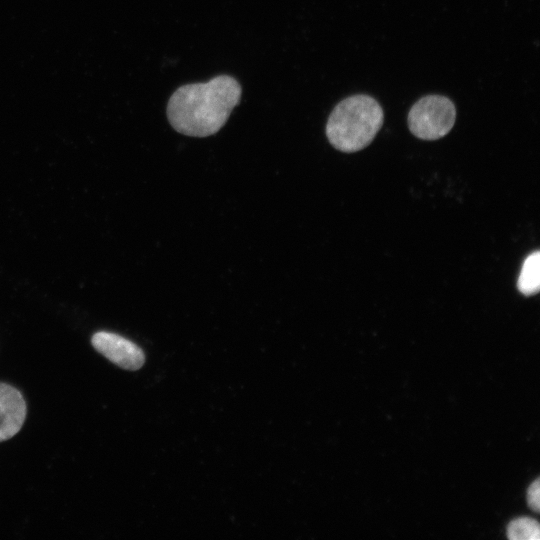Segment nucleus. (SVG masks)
<instances>
[{"instance_id": "nucleus-7", "label": "nucleus", "mask_w": 540, "mask_h": 540, "mask_svg": "<svg viewBox=\"0 0 540 540\" xmlns=\"http://www.w3.org/2000/svg\"><path fill=\"white\" fill-rule=\"evenodd\" d=\"M507 536L511 540H539V524L528 517L517 518L508 525Z\"/></svg>"}, {"instance_id": "nucleus-1", "label": "nucleus", "mask_w": 540, "mask_h": 540, "mask_svg": "<svg viewBox=\"0 0 540 540\" xmlns=\"http://www.w3.org/2000/svg\"><path fill=\"white\" fill-rule=\"evenodd\" d=\"M242 88L228 75H219L208 82L180 86L167 104V118L179 133L191 137H207L217 133L239 104Z\"/></svg>"}, {"instance_id": "nucleus-5", "label": "nucleus", "mask_w": 540, "mask_h": 540, "mask_svg": "<svg viewBox=\"0 0 540 540\" xmlns=\"http://www.w3.org/2000/svg\"><path fill=\"white\" fill-rule=\"evenodd\" d=\"M26 417V403L14 387L0 383V442L16 435Z\"/></svg>"}, {"instance_id": "nucleus-6", "label": "nucleus", "mask_w": 540, "mask_h": 540, "mask_svg": "<svg viewBox=\"0 0 540 540\" xmlns=\"http://www.w3.org/2000/svg\"><path fill=\"white\" fill-rule=\"evenodd\" d=\"M518 290L525 296L537 294L540 289V253H531L522 265L517 281Z\"/></svg>"}, {"instance_id": "nucleus-2", "label": "nucleus", "mask_w": 540, "mask_h": 540, "mask_svg": "<svg viewBox=\"0 0 540 540\" xmlns=\"http://www.w3.org/2000/svg\"><path fill=\"white\" fill-rule=\"evenodd\" d=\"M384 120L380 104L371 96L357 94L340 101L326 124V136L337 150L352 153L367 147Z\"/></svg>"}, {"instance_id": "nucleus-3", "label": "nucleus", "mask_w": 540, "mask_h": 540, "mask_svg": "<svg viewBox=\"0 0 540 540\" xmlns=\"http://www.w3.org/2000/svg\"><path fill=\"white\" fill-rule=\"evenodd\" d=\"M456 120L453 102L442 95H426L414 103L408 113L411 133L422 140H437L447 135Z\"/></svg>"}, {"instance_id": "nucleus-8", "label": "nucleus", "mask_w": 540, "mask_h": 540, "mask_svg": "<svg viewBox=\"0 0 540 540\" xmlns=\"http://www.w3.org/2000/svg\"><path fill=\"white\" fill-rule=\"evenodd\" d=\"M540 484L539 479H536L528 488L527 499L528 504L534 511L538 512L540 508Z\"/></svg>"}, {"instance_id": "nucleus-4", "label": "nucleus", "mask_w": 540, "mask_h": 540, "mask_svg": "<svg viewBox=\"0 0 540 540\" xmlns=\"http://www.w3.org/2000/svg\"><path fill=\"white\" fill-rule=\"evenodd\" d=\"M93 347L112 363L126 370H138L145 362L142 349L130 340L111 332L93 335Z\"/></svg>"}]
</instances>
